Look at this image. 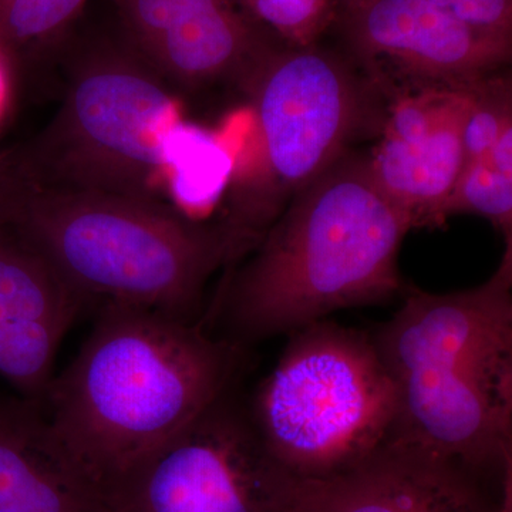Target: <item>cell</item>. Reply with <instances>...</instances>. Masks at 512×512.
<instances>
[{
  "label": "cell",
  "mask_w": 512,
  "mask_h": 512,
  "mask_svg": "<svg viewBox=\"0 0 512 512\" xmlns=\"http://www.w3.org/2000/svg\"><path fill=\"white\" fill-rule=\"evenodd\" d=\"M239 355L198 322L103 303L39 404L64 454L113 504L148 457L231 390Z\"/></svg>",
  "instance_id": "obj_1"
},
{
  "label": "cell",
  "mask_w": 512,
  "mask_h": 512,
  "mask_svg": "<svg viewBox=\"0 0 512 512\" xmlns=\"http://www.w3.org/2000/svg\"><path fill=\"white\" fill-rule=\"evenodd\" d=\"M410 218L346 154L289 201L220 295L232 342H256L392 301L406 292L399 252Z\"/></svg>",
  "instance_id": "obj_2"
},
{
  "label": "cell",
  "mask_w": 512,
  "mask_h": 512,
  "mask_svg": "<svg viewBox=\"0 0 512 512\" xmlns=\"http://www.w3.org/2000/svg\"><path fill=\"white\" fill-rule=\"evenodd\" d=\"M372 336L396 384V437L510 487L512 245L476 288L410 289Z\"/></svg>",
  "instance_id": "obj_3"
},
{
  "label": "cell",
  "mask_w": 512,
  "mask_h": 512,
  "mask_svg": "<svg viewBox=\"0 0 512 512\" xmlns=\"http://www.w3.org/2000/svg\"><path fill=\"white\" fill-rule=\"evenodd\" d=\"M84 303H119L197 322L204 289L235 252L221 222L170 204L23 183L9 222Z\"/></svg>",
  "instance_id": "obj_4"
},
{
  "label": "cell",
  "mask_w": 512,
  "mask_h": 512,
  "mask_svg": "<svg viewBox=\"0 0 512 512\" xmlns=\"http://www.w3.org/2000/svg\"><path fill=\"white\" fill-rule=\"evenodd\" d=\"M251 114L245 156L225 195L237 259L258 245L289 201L357 140L380 134L389 94L352 56L320 46H279L244 89Z\"/></svg>",
  "instance_id": "obj_5"
},
{
  "label": "cell",
  "mask_w": 512,
  "mask_h": 512,
  "mask_svg": "<svg viewBox=\"0 0 512 512\" xmlns=\"http://www.w3.org/2000/svg\"><path fill=\"white\" fill-rule=\"evenodd\" d=\"M289 336L247 407L281 473L330 476L396 437V384L372 335L325 319Z\"/></svg>",
  "instance_id": "obj_6"
},
{
  "label": "cell",
  "mask_w": 512,
  "mask_h": 512,
  "mask_svg": "<svg viewBox=\"0 0 512 512\" xmlns=\"http://www.w3.org/2000/svg\"><path fill=\"white\" fill-rule=\"evenodd\" d=\"M180 96L127 45H101L69 69L53 119L16 156L23 183L163 200L160 148Z\"/></svg>",
  "instance_id": "obj_7"
},
{
  "label": "cell",
  "mask_w": 512,
  "mask_h": 512,
  "mask_svg": "<svg viewBox=\"0 0 512 512\" xmlns=\"http://www.w3.org/2000/svg\"><path fill=\"white\" fill-rule=\"evenodd\" d=\"M281 471L231 390L147 458L113 498L116 512H276Z\"/></svg>",
  "instance_id": "obj_8"
},
{
  "label": "cell",
  "mask_w": 512,
  "mask_h": 512,
  "mask_svg": "<svg viewBox=\"0 0 512 512\" xmlns=\"http://www.w3.org/2000/svg\"><path fill=\"white\" fill-rule=\"evenodd\" d=\"M336 23L350 56L386 92L392 76L404 82L397 92L466 87L511 62L512 39L481 32L431 0H359Z\"/></svg>",
  "instance_id": "obj_9"
},
{
  "label": "cell",
  "mask_w": 512,
  "mask_h": 512,
  "mask_svg": "<svg viewBox=\"0 0 512 512\" xmlns=\"http://www.w3.org/2000/svg\"><path fill=\"white\" fill-rule=\"evenodd\" d=\"M126 43L184 96L234 87L284 45L251 15L244 0H111Z\"/></svg>",
  "instance_id": "obj_10"
},
{
  "label": "cell",
  "mask_w": 512,
  "mask_h": 512,
  "mask_svg": "<svg viewBox=\"0 0 512 512\" xmlns=\"http://www.w3.org/2000/svg\"><path fill=\"white\" fill-rule=\"evenodd\" d=\"M276 512H511V487L394 437L355 466L319 478L282 473Z\"/></svg>",
  "instance_id": "obj_11"
},
{
  "label": "cell",
  "mask_w": 512,
  "mask_h": 512,
  "mask_svg": "<svg viewBox=\"0 0 512 512\" xmlns=\"http://www.w3.org/2000/svg\"><path fill=\"white\" fill-rule=\"evenodd\" d=\"M474 83L390 96L379 143L367 164L413 229L437 228L447 221L448 202L466 163L463 126Z\"/></svg>",
  "instance_id": "obj_12"
},
{
  "label": "cell",
  "mask_w": 512,
  "mask_h": 512,
  "mask_svg": "<svg viewBox=\"0 0 512 512\" xmlns=\"http://www.w3.org/2000/svg\"><path fill=\"white\" fill-rule=\"evenodd\" d=\"M86 305L10 224L0 225V376L40 403L63 336Z\"/></svg>",
  "instance_id": "obj_13"
},
{
  "label": "cell",
  "mask_w": 512,
  "mask_h": 512,
  "mask_svg": "<svg viewBox=\"0 0 512 512\" xmlns=\"http://www.w3.org/2000/svg\"><path fill=\"white\" fill-rule=\"evenodd\" d=\"M0 512H116L47 427L39 403L0 400Z\"/></svg>",
  "instance_id": "obj_14"
},
{
  "label": "cell",
  "mask_w": 512,
  "mask_h": 512,
  "mask_svg": "<svg viewBox=\"0 0 512 512\" xmlns=\"http://www.w3.org/2000/svg\"><path fill=\"white\" fill-rule=\"evenodd\" d=\"M237 148L221 130L184 119L168 128L160 148V190L174 210L204 222L225 200L234 177Z\"/></svg>",
  "instance_id": "obj_15"
},
{
  "label": "cell",
  "mask_w": 512,
  "mask_h": 512,
  "mask_svg": "<svg viewBox=\"0 0 512 512\" xmlns=\"http://www.w3.org/2000/svg\"><path fill=\"white\" fill-rule=\"evenodd\" d=\"M90 0H0V53L15 86L28 60L55 45Z\"/></svg>",
  "instance_id": "obj_16"
},
{
  "label": "cell",
  "mask_w": 512,
  "mask_h": 512,
  "mask_svg": "<svg viewBox=\"0 0 512 512\" xmlns=\"http://www.w3.org/2000/svg\"><path fill=\"white\" fill-rule=\"evenodd\" d=\"M463 212L487 218L512 245V175L498 171L487 158L464 164L447 217Z\"/></svg>",
  "instance_id": "obj_17"
},
{
  "label": "cell",
  "mask_w": 512,
  "mask_h": 512,
  "mask_svg": "<svg viewBox=\"0 0 512 512\" xmlns=\"http://www.w3.org/2000/svg\"><path fill=\"white\" fill-rule=\"evenodd\" d=\"M251 15L289 47L320 43L336 23L338 0H244Z\"/></svg>",
  "instance_id": "obj_18"
},
{
  "label": "cell",
  "mask_w": 512,
  "mask_h": 512,
  "mask_svg": "<svg viewBox=\"0 0 512 512\" xmlns=\"http://www.w3.org/2000/svg\"><path fill=\"white\" fill-rule=\"evenodd\" d=\"M511 121L510 76L500 72L474 83L471 86V103L463 126L466 163L484 160L500 136L501 130Z\"/></svg>",
  "instance_id": "obj_19"
},
{
  "label": "cell",
  "mask_w": 512,
  "mask_h": 512,
  "mask_svg": "<svg viewBox=\"0 0 512 512\" xmlns=\"http://www.w3.org/2000/svg\"><path fill=\"white\" fill-rule=\"evenodd\" d=\"M441 9L490 35L512 39V0H431Z\"/></svg>",
  "instance_id": "obj_20"
},
{
  "label": "cell",
  "mask_w": 512,
  "mask_h": 512,
  "mask_svg": "<svg viewBox=\"0 0 512 512\" xmlns=\"http://www.w3.org/2000/svg\"><path fill=\"white\" fill-rule=\"evenodd\" d=\"M23 181L9 157H0V225L9 224L22 192Z\"/></svg>",
  "instance_id": "obj_21"
},
{
  "label": "cell",
  "mask_w": 512,
  "mask_h": 512,
  "mask_svg": "<svg viewBox=\"0 0 512 512\" xmlns=\"http://www.w3.org/2000/svg\"><path fill=\"white\" fill-rule=\"evenodd\" d=\"M12 90H15V80H13L12 70H10L8 62L0 53V113L5 107Z\"/></svg>",
  "instance_id": "obj_22"
},
{
  "label": "cell",
  "mask_w": 512,
  "mask_h": 512,
  "mask_svg": "<svg viewBox=\"0 0 512 512\" xmlns=\"http://www.w3.org/2000/svg\"><path fill=\"white\" fill-rule=\"evenodd\" d=\"M356 2H359V0H338L339 10Z\"/></svg>",
  "instance_id": "obj_23"
}]
</instances>
